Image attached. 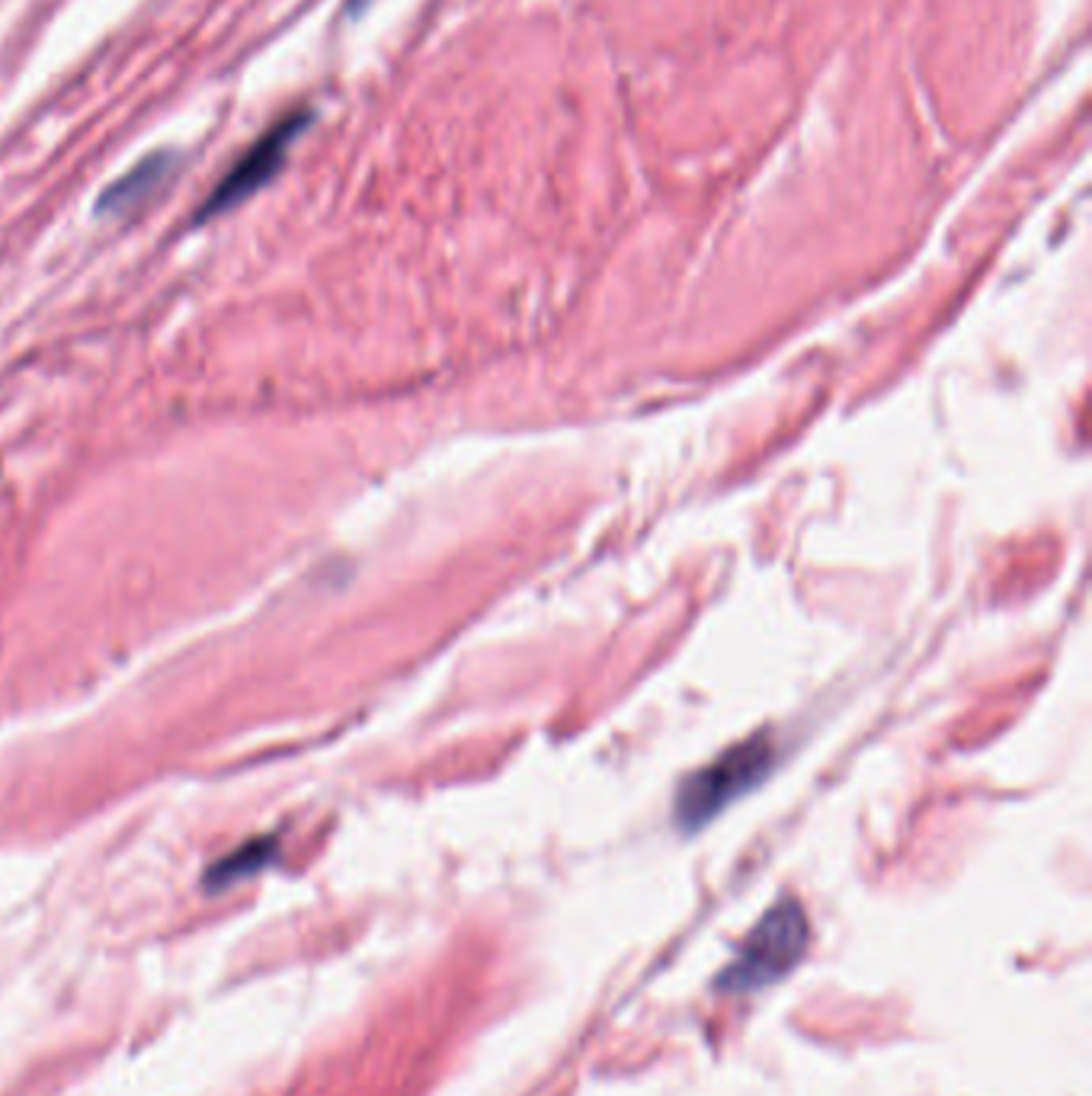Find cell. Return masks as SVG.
Wrapping results in <instances>:
<instances>
[{"instance_id":"3","label":"cell","mask_w":1092,"mask_h":1096,"mask_svg":"<svg viewBox=\"0 0 1092 1096\" xmlns=\"http://www.w3.org/2000/svg\"><path fill=\"white\" fill-rule=\"evenodd\" d=\"M314 113L311 109H295L285 119H280L266 135H260L257 142L250 144L240 161L222 177V184L212 190V196L202 202L199 209V222L202 219H215L228 209H235L240 202H247L257 190H263L280 170H283L288 148L295 144V139L311 126Z\"/></svg>"},{"instance_id":"1","label":"cell","mask_w":1092,"mask_h":1096,"mask_svg":"<svg viewBox=\"0 0 1092 1096\" xmlns=\"http://www.w3.org/2000/svg\"><path fill=\"white\" fill-rule=\"evenodd\" d=\"M805 946H808V920L802 907L795 901H779L744 940L737 958L724 968L721 988L737 994L765 988L782 975H788V968L805 955Z\"/></svg>"},{"instance_id":"4","label":"cell","mask_w":1092,"mask_h":1096,"mask_svg":"<svg viewBox=\"0 0 1092 1096\" xmlns=\"http://www.w3.org/2000/svg\"><path fill=\"white\" fill-rule=\"evenodd\" d=\"M177 167H180V157L170 154V151H157V154L144 157L139 167H132L126 177H119L109 190L99 196L96 209L109 212V215H126V212L139 209L161 187L170 184Z\"/></svg>"},{"instance_id":"2","label":"cell","mask_w":1092,"mask_h":1096,"mask_svg":"<svg viewBox=\"0 0 1092 1096\" xmlns=\"http://www.w3.org/2000/svg\"><path fill=\"white\" fill-rule=\"evenodd\" d=\"M772 763V744L765 738H753L734 751H727L721 761L705 766L702 773L689 776V782L676 796V821L686 830L702 827L712 821L724 805H731L737 796L753 789Z\"/></svg>"}]
</instances>
